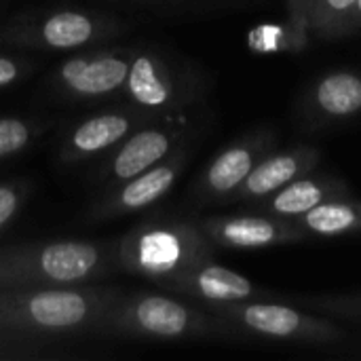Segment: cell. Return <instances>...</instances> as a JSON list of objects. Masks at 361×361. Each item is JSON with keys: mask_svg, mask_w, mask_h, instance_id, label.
<instances>
[{"mask_svg": "<svg viewBox=\"0 0 361 361\" xmlns=\"http://www.w3.org/2000/svg\"><path fill=\"white\" fill-rule=\"evenodd\" d=\"M226 315L247 334L271 345L338 347L349 334L332 317L305 311L281 300L226 302Z\"/></svg>", "mask_w": 361, "mask_h": 361, "instance_id": "1", "label": "cell"}, {"mask_svg": "<svg viewBox=\"0 0 361 361\" xmlns=\"http://www.w3.org/2000/svg\"><path fill=\"white\" fill-rule=\"evenodd\" d=\"M298 114L307 129L351 123L361 114V74L353 70L322 74L302 93Z\"/></svg>", "mask_w": 361, "mask_h": 361, "instance_id": "2", "label": "cell"}, {"mask_svg": "<svg viewBox=\"0 0 361 361\" xmlns=\"http://www.w3.org/2000/svg\"><path fill=\"white\" fill-rule=\"evenodd\" d=\"M319 161L322 152L311 144H298L286 150L275 148L252 169V173L245 178V182L237 188L233 197L258 203L290 184L292 180L315 171Z\"/></svg>", "mask_w": 361, "mask_h": 361, "instance_id": "3", "label": "cell"}, {"mask_svg": "<svg viewBox=\"0 0 361 361\" xmlns=\"http://www.w3.org/2000/svg\"><path fill=\"white\" fill-rule=\"evenodd\" d=\"M275 148L277 131L273 127H262L220 152L205 173V184L209 192L218 197H233L237 188L245 182V178L252 173V169Z\"/></svg>", "mask_w": 361, "mask_h": 361, "instance_id": "4", "label": "cell"}, {"mask_svg": "<svg viewBox=\"0 0 361 361\" xmlns=\"http://www.w3.org/2000/svg\"><path fill=\"white\" fill-rule=\"evenodd\" d=\"M212 233L218 243L237 250H267L305 241V233L292 222L271 214L233 216L214 222Z\"/></svg>", "mask_w": 361, "mask_h": 361, "instance_id": "5", "label": "cell"}, {"mask_svg": "<svg viewBox=\"0 0 361 361\" xmlns=\"http://www.w3.org/2000/svg\"><path fill=\"white\" fill-rule=\"evenodd\" d=\"M341 197H351L349 184L336 176L328 173H305L277 192L269 195L267 199L258 201L256 209L262 214H271L283 220H296L298 216L307 214L309 209L330 201V199H341Z\"/></svg>", "mask_w": 361, "mask_h": 361, "instance_id": "6", "label": "cell"}, {"mask_svg": "<svg viewBox=\"0 0 361 361\" xmlns=\"http://www.w3.org/2000/svg\"><path fill=\"white\" fill-rule=\"evenodd\" d=\"M305 237L336 239L361 233V201L351 197L330 199L292 220Z\"/></svg>", "mask_w": 361, "mask_h": 361, "instance_id": "7", "label": "cell"}, {"mask_svg": "<svg viewBox=\"0 0 361 361\" xmlns=\"http://www.w3.org/2000/svg\"><path fill=\"white\" fill-rule=\"evenodd\" d=\"M192 283H195V290L199 296H203L205 300H212V302H220V305L243 302V300H281V302H286V296H288V294L262 290V288L254 286L241 273H235V271L218 267V264L203 267L195 275Z\"/></svg>", "mask_w": 361, "mask_h": 361, "instance_id": "8", "label": "cell"}, {"mask_svg": "<svg viewBox=\"0 0 361 361\" xmlns=\"http://www.w3.org/2000/svg\"><path fill=\"white\" fill-rule=\"evenodd\" d=\"M355 2L357 0H286L296 27L326 40L349 34Z\"/></svg>", "mask_w": 361, "mask_h": 361, "instance_id": "9", "label": "cell"}, {"mask_svg": "<svg viewBox=\"0 0 361 361\" xmlns=\"http://www.w3.org/2000/svg\"><path fill=\"white\" fill-rule=\"evenodd\" d=\"M127 66L114 57H102L95 61L70 59L63 66V78L80 93H106L123 82Z\"/></svg>", "mask_w": 361, "mask_h": 361, "instance_id": "10", "label": "cell"}, {"mask_svg": "<svg viewBox=\"0 0 361 361\" xmlns=\"http://www.w3.org/2000/svg\"><path fill=\"white\" fill-rule=\"evenodd\" d=\"M97 262V252L85 243H55L42 252V271L57 281L85 277Z\"/></svg>", "mask_w": 361, "mask_h": 361, "instance_id": "11", "label": "cell"}, {"mask_svg": "<svg viewBox=\"0 0 361 361\" xmlns=\"http://www.w3.org/2000/svg\"><path fill=\"white\" fill-rule=\"evenodd\" d=\"M169 150V137L161 131H142L133 135L116 157L114 171L118 178H135Z\"/></svg>", "mask_w": 361, "mask_h": 361, "instance_id": "12", "label": "cell"}, {"mask_svg": "<svg viewBox=\"0 0 361 361\" xmlns=\"http://www.w3.org/2000/svg\"><path fill=\"white\" fill-rule=\"evenodd\" d=\"M30 313L34 322L40 326L68 328L85 317L87 305L74 292H42L32 298Z\"/></svg>", "mask_w": 361, "mask_h": 361, "instance_id": "13", "label": "cell"}, {"mask_svg": "<svg viewBox=\"0 0 361 361\" xmlns=\"http://www.w3.org/2000/svg\"><path fill=\"white\" fill-rule=\"evenodd\" d=\"M137 319L148 332L159 336H180L190 328V313L186 307L161 296H152L140 302Z\"/></svg>", "mask_w": 361, "mask_h": 361, "instance_id": "14", "label": "cell"}, {"mask_svg": "<svg viewBox=\"0 0 361 361\" xmlns=\"http://www.w3.org/2000/svg\"><path fill=\"white\" fill-rule=\"evenodd\" d=\"M288 305L300 307L311 313H319L332 319H345L361 324V294L347 296H286Z\"/></svg>", "mask_w": 361, "mask_h": 361, "instance_id": "15", "label": "cell"}, {"mask_svg": "<svg viewBox=\"0 0 361 361\" xmlns=\"http://www.w3.org/2000/svg\"><path fill=\"white\" fill-rule=\"evenodd\" d=\"M127 127H129V123L123 116H114V114L97 116V118H91V121L82 123L76 129L74 144L85 152L102 150V148L114 144L118 137H123Z\"/></svg>", "mask_w": 361, "mask_h": 361, "instance_id": "16", "label": "cell"}, {"mask_svg": "<svg viewBox=\"0 0 361 361\" xmlns=\"http://www.w3.org/2000/svg\"><path fill=\"white\" fill-rule=\"evenodd\" d=\"M129 91L144 106H163L169 99L167 85L159 78L148 57H137L129 70Z\"/></svg>", "mask_w": 361, "mask_h": 361, "instance_id": "17", "label": "cell"}, {"mask_svg": "<svg viewBox=\"0 0 361 361\" xmlns=\"http://www.w3.org/2000/svg\"><path fill=\"white\" fill-rule=\"evenodd\" d=\"M91 21L78 13H59L44 23V40L59 49L78 47L87 42L91 38Z\"/></svg>", "mask_w": 361, "mask_h": 361, "instance_id": "18", "label": "cell"}, {"mask_svg": "<svg viewBox=\"0 0 361 361\" xmlns=\"http://www.w3.org/2000/svg\"><path fill=\"white\" fill-rule=\"evenodd\" d=\"M176 173L171 167H159L152 169L140 178H135L125 190H123V203L127 207H144L152 201H157L159 197H163L169 186L173 184Z\"/></svg>", "mask_w": 361, "mask_h": 361, "instance_id": "19", "label": "cell"}, {"mask_svg": "<svg viewBox=\"0 0 361 361\" xmlns=\"http://www.w3.org/2000/svg\"><path fill=\"white\" fill-rule=\"evenodd\" d=\"M182 241L176 235L169 233H154L144 239L142 256L144 264L154 271H169L180 264L182 260Z\"/></svg>", "mask_w": 361, "mask_h": 361, "instance_id": "20", "label": "cell"}, {"mask_svg": "<svg viewBox=\"0 0 361 361\" xmlns=\"http://www.w3.org/2000/svg\"><path fill=\"white\" fill-rule=\"evenodd\" d=\"M27 127L21 121L13 118H0V157L11 154L25 146L27 142Z\"/></svg>", "mask_w": 361, "mask_h": 361, "instance_id": "21", "label": "cell"}, {"mask_svg": "<svg viewBox=\"0 0 361 361\" xmlns=\"http://www.w3.org/2000/svg\"><path fill=\"white\" fill-rule=\"evenodd\" d=\"M17 207V197L8 188H0V224H4Z\"/></svg>", "mask_w": 361, "mask_h": 361, "instance_id": "22", "label": "cell"}, {"mask_svg": "<svg viewBox=\"0 0 361 361\" xmlns=\"http://www.w3.org/2000/svg\"><path fill=\"white\" fill-rule=\"evenodd\" d=\"M15 76H17V68H15V63H13L11 59L0 57V87H2V85H6V82H11Z\"/></svg>", "mask_w": 361, "mask_h": 361, "instance_id": "23", "label": "cell"}, {"mask_svg": "<svg viewBox=\"0 0 361 361\" xmlns=\"http://www.w3.org/2000/svg\"><path fill=\"white\" fill-rule=\"evenodd\" d=\"M353 32H361V0L355 2V8L349 19V34H353Z\"/></svg>", "mask_w": 361, "mask_h": 361, "instance_id": "24", "label": "cell"}]
</instances>
